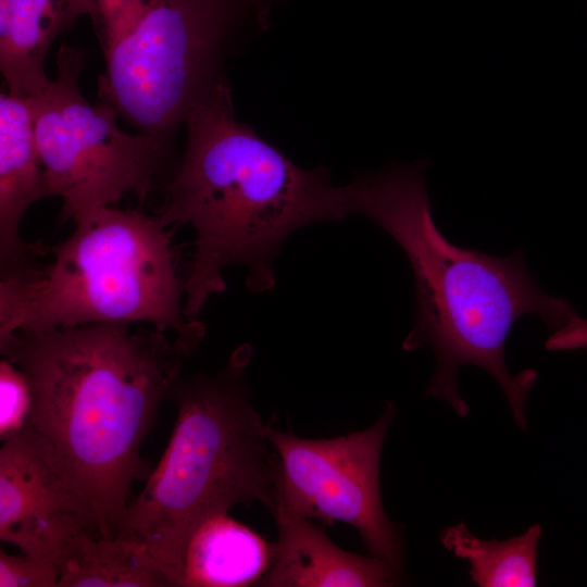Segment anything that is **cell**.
<instances>
[{"instance_id":"3957f363","label":"cell","mask_w":587,"mask_h":587,"mask_svg":"<svg viewBox=\"0 0 587 587\" xmlns=\"http://www.w3.org/2000/svg\"><path fill=\"white\" fill-rule=\"evenodd\" d=\"M184 124L185 151L155 215L166 227L189 225L195 232L184 313L198 321L209 299L226 290L227 267L245 266L248 289L266 291L289 235L315 222L340 221L350 209L346 186L336 187L327 168L299 167L238 121L224 78Z\"/></svg>"},{"instance_id":"277c9868","label":"cell","mask_w":587,"mask_h":587,"mask_svg":"<svg viewBox=\"0 0 587 587\" xmlns=\"http://www.w3.org/2000/svg\"><path fill=\"white\" fill-rule=\"evenodd\" d=\"M251 358L243 344L220 371L180 376L171 440L117 535L143 545L178 587L187 546L203 522L237 504L275 507L277 457L245 377Z\"/></svg>"},{"instance_id":"2e32d148","label":"cell","mask_w":587,"mask_h":587,"mask_svg":"<svg viewBox=\"0 0 587 587\" xmlns=\"http://www.w3.org/2000/svg\"><path fill=\"white\" fill-rule=\"evenodd\" d=\"M33 405L27 375L3 358L0 361V438L7 439L26 426Z\"/></svg>"},{"instance_id":"9c48e42d","label":"cell","mask_w":587,"mask_h":587,"mask_svg":"<svg viewBox=\"0 0 587 587\" xmlns=\"http://www.w3.org/2000/svg\"><path fill=\"white\" fill-rule=\"evenodd\" d=\"M0 449V539L22 553L55 564L80 532L99 536L96 517L32 427L2 440Z\"/></svg>"},{"instance_id":"9a60e30c","label":"cell","mask_w":587,"mask_h":587,"mask_svg":"<svg viewBox=\"0 0 587 587\" xmlns=\"http://www.w3.org/2000/svg\"><path fill=\"white\" fill-rule=\"evenodd\" d=\"M541 527L499 541L474 536L464 523L445 527L442 546L470 564L471 579L479 587H533L537 583V551Z\"/></svg>"},{"instance_id":"7a4b0ae2","label":"cell","mask_w":587,"mask_h":587,"mask_svg":"<svg viewBox=\"0 0 587 587\" xmlns=\"http://www.w3.org/2000/svg\"><path fill=\"white\" fill-rule=\"evenodd\" d=\"M426 167V161L392 163L357 177L346 186L350 212L380 226L410 262L415 324L402 349L430 346L434 351L435 370L424 398H439L466 416L470 407L458 374L463 365H475L498 383L514 422L526 430L525 404L538 374L533 369L510 373L504 351L509 334L527 314L538 315L554 332L576 312L563 298L540 289L523 250L496 257L448 240L433 218Z\"/></svg>"},{"instance_id":"8fae6325","label":"cell","mask_w":587,"mask_h":587,"mask_svg":"<svg viewBox=\"0 0 587 587\" xmlns=\"http://www.w3.org/2000/svg\"><path fill=\"white\" fill-rule=\"evenodd\" d=\"M274 517L277 540L273 560L257 586L386 587L401 580L402 572L388 561L340 548L310 519Z\"/></svg>"},{"instance_id":"5b68a950","label":"cell","mask_w":587,"mask_h":587,"mask_svg":"<svg viewBox=\"0 0 587 587\" xmlns=\"http://www.w3.org/2000/svg\"><path fill=\"white\" fill-rule=\"evenodd\" d=\"M52 260L0 277V341L15 332L143 322L192 354L205 326L184 313L172 232L157 215L105 207L75 225Z\"/></svg>"},{"instance_id":"8992f818","label":"cell","mask_w":587,"mask_h":587,"mask_svg":"<svg viewBox=\"0 0 587 587\" xmlns=\"http://www.w3.org/2000/svg\"><path fill=\"white\" fill-rule=\"evenodd\" d=\"M247 9L259 13L251 0H89L104 59L101 101L167 146L223 78L224 48Z\"/></svg>"},{"instance_id":"6da1fadb","label":"cell","mask_w":587,"mask_h":587,"mask_svg":"<svg viewBox=\"0 0 587 587\" xmlns=\"http://www.w3.org/2000/svg\"><path fill=\"white\" fill-rule=\"evenodd\" d=\"M130 325L20 330L0 341L30 384L26 425L51 446L104 538L120 534L132 483L150 475L140 446L191 355L167 333Z\"/></svg>"},{"instance_id":"30bf717a","label":"cell","mask_w":587,"mask_h":587,"mask_svg":"<svg viewBox=\"0 0 587 587\" xmlns=\"http://www.w3.org/2000/svg\"><path fill=\"white\" fill-rule=\"evenodd\" d=\"M52 192L36 143L30 102L0 95V277L23 272L49 252L21 237L26 211Z\"/></svg>"},{"instance_id":"ac0fdd59","label":"cell","mask_w":587,"mask_h":587,"mask_svg":"<svg viewBox=\"0 0 587 587\" xmlns=\"http://www.w3.org/2000/svg\"><path fill=\"white\" fill-rule=\"evenodd\" d=\"M546 349L550 351L586 350L587 351V320L577 313L569 321L552 332L546 341Z\"/></svg>"},{"instance_id":"4fadbf2b","label":"cell","mask_w":587,"mask_h":587,"mask_svg":"<svg viewBox=\"0 0 587 587\" xmlns=\"http://www.w3.org/2000/svg\"><path fill=\"white\" fill-rule=\"evenodd\" d=\"M273 553V544L228 513L213 516L189 540L180 587L257 586Z\"/></svg>"},{"instance_id":"e0dca14e","label":"cell","mask_w":587,"mask_h":587,"mask_svg":"<svg viewBox=\"0 0 587 587\" xmlns=\"http://www.w3.org/2000/svg\"><path fill=\"white\" fill-rule=\"evenodd\" d=\"M58 580L54 563L0 551V587H58Z\"/></svg>"},{"instance_id":"ba28073f","label":"cell","mask_w":587,"mask_h":587,"mask_svg":"<svg viewBox=\"0 0 587 587\" xmlns=\"http://www.w3.org/2000/svg\"><path fill=\"white\" fill-rule=\"evenodd\" d=\"M388 401L380 417L363 430L308 439L266 426L277 457L272 513L352 526L370 554L403 571L401 529L386 514L379 484L384 440L395 415Z\"/></svg>"},{"instance_id":"d6986e66","label":"cell","mask_w":587,"mask_h":587,"mask_svg":"<svg viewBox=\"0 0 587 587\" xmlns=\"http://www.w3.org/2000/svg\"><path fill=\"white\" fill-rule=\"evenodd\" d=\"M254 5L257 7V9L260 11V13H262V15L265 16V11H266V1L267 0H251Z\"/></svg>"},{"instance_id":"52a82bcc","label":"cell","mask_w":587,"mask_h":587,"mask_svg":"<svg viewBox=\"0 0 587 587\" xmlns=\"http://www.w3.org/2000/svg\"><path fill=\"white\" fill-rule=\"evenodd\" d=\"M82 51L62 43L57 75L28 98L37 148L61 221L78 224L133 193L145 202L164 163L166 145L124 132L109 103L91 104L79 89Z\"/></svg>"},{"instance_id":"7c38bea8","label":"cell","mask_w":587,"mask_h":587,"mask_svg":"<svg viewBox=\"0 0 587 587\" xmlns=\"http://www.w3.org/2000/svg\"><path fill=\"white\" fill-rule=\"evenodd\" d=\"M88 11L89 0H0V71L11 95L28 99L47 85L51 45Z\"/></svg>"},{"instance_id":"5bb4252c","label":"cell","mask_w":587,"mask_h":587,"mask_svg":"<svg viewBox=\"0 0 587 587\" xmlns=\"http://www.w3.org/2000/svg\"><path fill=\"white\" fill-rule=\"evenodd\" d=\"M58 587H178L173 573L127 537H95L83 530L57 563Z\"/></svg>"}]
</instances>
